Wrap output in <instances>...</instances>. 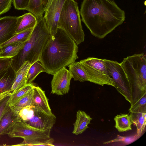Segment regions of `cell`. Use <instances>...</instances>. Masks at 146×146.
Returning <instances> with one entry per match:
<instances>
[{"mask_svg": "<svg viewBox=\"0 0 146 146\" xmlns=\"http://www.w3.org/2000/svg\"><path fill=\"white\" fill-rule=\"evenodd\" d=\"M80 12L91 34L99 39L121 25L125 18L124 11L113 0H83Z\"/></svg>", "mask_w": 146, "mask_h": 146, "instance_id": "cell-1", "label": "cell"}, {"mask_svg": "<svg viewBox=\"0 0 146 146\" xmlns=\"http://www.w3.org/2000/svg\"><path fill=\"white\" fill-rule=\"evenodd\" d=\"M78 45L61 29L51 35L43 49L39 61L48 74L68 66L78 57Z\"/></svg>", "mask_w": 146, "mask_h": 146, "instance_id": "cell-2", "label": "cell"}, {"mask_svg": "<svg viewBox=\"0 0 146 146\" xmlns=\"http://www.w3.org/2000/svg\"><path fill=\"white\" fill-rule=\"evenodd\" d=\"M37 19L36 24L30 38L18 54L11 58V65L16 72L26 61H29L31 65L39 60L42 51L51 35L43 17Z\"/></svg>", "mask_w": 146, "mask_h": 146, "instance_id": "cell-3", "label": "cell"}, {"mask_svg": "<svg viewBox=\"0 0 146 146\" xmlns=\"http://www.w3.org/2000/svg\"><path fill=\"white\" fill-rule=\"evenodd\" d=\"M129 80L132 92L131 105L146 92V58L144 53L124 58L120 63Z\"/></svg>", "mask_w": 146, "mask_h": 146, "instance_id": "cell-4", "label": "cell"}, {"mask_svg": "<svg viewBox=\"0 0 146 146\" xmlns=\"http://www.w3.org/2000/svg\"><path fill=\"white\" fill-rule=\"evenodd\" d=\"M58 28L62 29L78 45L84 41L78 4L74 0H66L59 18Z\"/></svg>", "mask_w": 146, "mask_h": 146, "instance_id": "cell-5", "label": "cell"}, {"mask_svg": "<svg viewBox=\"0 0 146 146\" xmlns=\"http://www.w3.org/2000/svg\"><path fill=\"white\" fill-rule=\"evenodd\" d=\"M79 62L92 79L94 83L103 86L106 85L115 87L104 59L88 57Z\"/></svg>", "mask_w": 146, "mask_h": 146, "instance_id": "cell-6", "label": "cell"}, {"mask_svg": "<svg viewBox=\"0 0 146 146\" xmlns=\"http://www.w3.org/2000/svg\"><path fill=\"white\" fill-rule=\"evenodd\" d=\"M104 60L114 82V87L131 104L132 100V91L127 78L120 63L106 59Z\"/></svg>", "mask_w": 146, "mask_h": 146, "instance_id": "cell-7", "label": "cell"}, {"mask_svg": "<svg viewBox=\"0 0 146 146\" xmlns=\"http://www.w3.org/2000/svg\"><path fill=\"white\" fill-rule=\"evenodd\" d=\"M50 131L35 128L21 119L16 122L7 134L11 138L47 139L50 138Z\"/></svg>", "mask_w": 146, "mask_h": 146, "instance_id": "cell-8", "label": "cell"}, {"mask_svg": "<svg viewBox=\"0 0 146 146\" xmlns=\"http://www.w3.org/2000/svg\"><path fill=\"white\" fill-rule=\"evenodd\" d=\"M66 0H48L44 8L43 17L46 26L51 35L56 32L58 22Z\"/></svg>", "mask_w": 146, "mask_h": 146, "instance_id": "cell-9", "label": "cell"}, {"mask_svg": "<svg viewBox=\"0 0 146 146\" xmlns=\"http://www.w3.org/2000/svg\"><path fill=\"white\" fill-rule=\"evenodd\" d=\"M73 75L69 70L64 67L53 75L51 82V93L58 95L68 93Z\"/></svg>", "mask_w": 146, "mask_h": 146, "instance_id": "cell-10", "label": "cell"}, {"mask_svg": "<svg viewBox=\"0 0 146 146\" xmlns=\"http://www.w3.org/2000/svg\"><path fill=\"white\" fill-rule=\"evenodd\" d=\"M56 118L54 114L48 115L34 108L33 117L25 122L36 129L42 131H51L56 122Z\"/></svg>", "mask_w": 146, "mask_h": 146, "instance_id": "cell-11", "label": "cell"}, {"mask_svg": "<svg viewBox=\"0 0 146 146\" xmlns=\"http://www.w3.org/2000/svg\"><path fill=\"white\" fill-rule=\"evenodd\" d=\"M18 25V17L7 16L0 18V45L16 34Z\"/></svg>", "mask_w": 146, "mask_h": 146, "instance_id": "cell-12", "label": "cell"}, {"mask_svg": "<svg viewBox=\"0 0 146 146\" xmlns=\"http://www.w3.org/2000/svg\"><path fill=\"white\" fill-rule=\"evenodd\" d=\"M31 105L36 109L48 114H53L50 108L45 92L39 86L34 85L33 88Z\"/></svg>", "mask_w": 146, "mask_h": 146, "instance_id": "cell-13", "label": "cell"}, {"mask_svg": "<svg viewBox=\"0 0 146 146\" xmlns=\"http://www.w3.org/2000/svg\"><path fill=\"white\" fill-rule=\"evenodd\" d=\"M20 119L18 113L9 106L0 122V136L7 134L16 122Z\"/></svg>", "mask_w": 146, "mask_h": 146, "instance_id": "cell-14", "label": "cell"}, {"mask_svg": "<svg viewBox=\"0 0 146 146\" xmlns=\"http://www.w3.org/2000/svg\"><path fill=\"white\" fill-rule=\"evenodd\" d=\"M16 72L11 65L0 72V94L11 91Z\"/></svg>", "mask_w": 146, "mask_h": 146, "instance_id": "cell-15", "label": "cell"}, {"mask_svg": "<svg viewBox=\"0 0 146 146\" xmlns=\"http://www.w3.org/2000/svg\"><path fill=\"white\" fill-rule=\"evenodd\" d=\"M31 64L29 61L25 62L16 72L15 78L11 91L14 93L27 84L28 71Z\"/></svg>", "mask_w": 146, "mask_h": 146, "instance_id": "cell-16", "label": "cell"}, {"mask_svg": "<svg viewBox=\"0 0 146 146\" xmlns=\"http://www.w3.org/2000/svg\"><path fill=\"white\" fill-rule=\"evenodd\" d=\"M92 118L85 112L79 110L76 112V119L74 123L72 133L76 135L82 134L88 127Z\"/></svg>", "mask_w": 146, "mask_h": 146, "instance_id": "cell-17", "label": "cell"}, {"mask_svg": "<svg viewBox=\"0 0 146 146\" xmlns=\"http://www.w3.org/2000/svg\"><path fill=\"white\" fill-rule=\"evenodd\" d=\"M68 66L69 70L72 74L74 81H78L81 82L88 81L93 83V80L79 62L75 61Z\"/></svg>", "mask_w": 146, "mask_h": 146, "instance_id": "cell-18", "label": "cell"}, {"mask_svg": "<svg viewBox=\"0 0 146 146\" xmlns=\"http://www.w3.org/2000/svg\"><path fill=\"white\" fill-rule=\"evenodd\" d=\"M18 17V25L16 30V33L34 28L36 24L37 18L31 12L26 13Z\"/></svg>", "mask_w": 146, "mask_h": 146, "instance_id": "cell-19", "label": "cell"}, {"mask_svg": "<svg viewBox=\"0 0 146 146\" xmlns=\"http://www.w3.org/2000/svg\"><path fill=\"white\" fill-rule=\"evenodd\" d=\"M115 127L119 132H126L132 129L133 124L130 115L121 114L117 115L114 118Z\"/></svg>", "mask_w": 146, "mask_h": 146, "instance_id": "cell-20", "label": "cell"}, {"mask_svg": "<svg viewBox=\"0 0 146 146\" xmlns=\"http://www.w3.org/2000/svg\"><path fill=\"white\" fill-rule=\"evenodd\" d=\"M25 42H15L0 47V58L15 56L23 48Z\"/></svg>", "mask_w": 146, "mask_h": 146, "instance_id": "cell-21", "label": "cell"}, {"mask_svg": "<svg viewBox=\"0 0 146 146\" xmlns=\"http://www.w3.org/2000/svg\"><path fill=\"white\" fill-rule=\"evenodd\" d=\"M133 123L136 126L137 134L140 137L144 132L146 124V111L130 113Z\"/></svg>", "mask_w": 146, "mask_h": 146, "instance_id": "cell-22", "label": "cell"}, {"mask_svg": "<svg viewBox=\"0 0 146 146\" xmlns=\"http://www.w3.org/2000/svg\"><path fill=\"white\" fill-rule=\"evenodd\" d=\"M34 85L32 83L27 84L16 92L10 94L8 105L11 107L15 104L19 99L33 88Z\"/></svg>", "mask_w": 146, "mask_h": 146, "instance_id": "cell-23", "label": "cell"}, {"mask_svg": "<svg viewBox=\"0 0 146 146\" xmlns=\"http://www.w3.org/2000/svg\"><path fill=\"white\" fill-rule=\"evenodd\" d=\"M42 72H46V70L39 61L31 64L28 71L26 80L27 84L32 83L36 76Z\"/></svg>", "mask_w": 146, "mask_h": 146, "instance_id": "cell-24", "label": "cell"}, {"mask_svg": "<svg viewBox=\"0 0 146 146\" xmlns=\"http://www.w3.org/2000/svg\"><path fill=\"white\" fill-rule=\"evenodd\" d=\"M54 142V139L50 138L47 139H25L21 143L13 145L52 146L54 145L53 144Z\"/></svg>", "mask_w": 146, "mask_h": 146, "instance_id": "cell-25", "label": "cell"}, {"mask_svg": "<svg viewBox=\"0 0 146 146\" xmlns=\"http://www.w3.org/2000/svg\"><path fill=\"white\" fill-rule=\"evenodd\" d=\"M26 10L33 14L36 18L43 17L44 12L42 0H29Z\"/></svg>", "mask_w": 146, "mask_h": 146, "instance_id": "cell-26", "label": "cell"}, {"mask_svg": "<svg viewBox=\"0 0 146 146\" xmlns=\"http://www.w3.org/2000/svg\"><path fill=\"white\" fill-rule=\"evenodd\" d=\"M33 94V88L19 99L15 104L10 107L15 111L18 113L23 108L31 105Z\"/></svg>", "mask_w": 146, "mask_h": 146, "instance_id": "cell-27", "label": "cell"}, {"mask_svg": "<svg viewBox=\"0 0 146 146\" xmlns=\"http://www.w3.org/2000/svg\"><path fill=\"white\" fill-rule=\"evenodd\" d=\"M33 29V28L30 29L16 33L10 39L0 45V47L15 42H25L30 38Z\"/></svg>", "mask_w": 146, "mask_h": 146, "instance_id": "cell-28", "label": "cell"}, {"mask_svg": "<svg viewBox=\"0 0 146 146\" xmlns=\"http://www.w3.org/2000/svg\"><path fill=\"white\" fill-rule=\"evenodd\" d=\"M130 113L146 111V92L131 105Z\"/></svg>", "mask_w": 146, "mask_h": 146, "instance_id": "cell-29", "label": "cell"}, {"mask_svg": "<svg viewBox=\"0 0 146 146\" xmlns=\"http://www.w3.org/2000/svg\"><path fill=\"white\" fill-rule=\"evenodd\" d=\"M140 137L137 134L133 135L127 136H123L118 135L115 138L104 142L103 143L104 144H106L113 143H117L126 145L133 143Z\"/></svg>", "mask_w": 146, "mask_h": 146, "instance_id": "cell-30", "label": "cell"}, {"mask_svg": "<svg viewBox=\"0 0 146 146\" xmlns=\"http://www.w3.org/2000/svg\"><path fill=\"white\" fill-rule=\"evenodd\" d=\"M34 108L32 105L25 107L21 109L18 114L21 119L25 121L31 119L34 113Z\"/></svg>", "mask_w": 146, "mask_h": 146, "instance_id": "cell-31", "label": "cell"}, {"mask_svg": "<svg viewBox=\"0 0 146 146\" xmlns=\"http://www.w3.org/2000/svg\"><path fill=\"white\" fill-rule=\"evenodd\" d=\"M12 2L13 0H0V15L10 9Z\"/></svg>", "mask_w": 146, "mask_h": 146, "instance_id": "cell-32", "label": "cell"}, {"mask_svg": "<svg viewBox=\"0 0 146 146\" xmlns=\"http://www.w3.org/2000/svg\"><path fill=\"white\" fill-rule=\"evenodd\" d=\"M29 0H13L15 8L18 10H26Z\"/></svg>", "mask_w": 146, "mask_h": 146, "instance_id": "cell-33", "label": "cell"}, {"mask_svg": "<svg viewBox=\"0 0 146 146\" xmlns=\"http://www.w3.org/2000/svg\"><path fill=\"white\" fill-rule=\"evenodd\" d=\"M10 95V94L8 95L4 99L0 105V122L4 114L9 107L8 105V102Z\"/></svg>", "mask_w": 146, "mask_h": 146, "instance_id": "cell-34", "label": "cell"}, {"mask_svg": "<svg viewBox=\"0 0 146 146\" xmlns=\"http://www.w3.org/2000/svg\"><path fill=\"white\" fill-rule=\"evenodd\" d=\"M11 61L10 58H0V72L9 67Z\"/></svg>", "mask_w": 146, "mask_h": 146, "instance_id": "cell-35", "label": "cell"}, {"mask_svg": "<svg viewBox=\"0 0 146 146\" xmlns=\"http://www.w3.org/2000/svg\"><path fill=\"white\" fill-rule=\"evenodd\" d=\"M11 93V91L6 92L0 94V105L4 99Z\"/></svg>", "mask_w": 146, "mask_h": 146, "instance_id": "cell-36", "label": "cell"}, {"mask_svg": "<svg viewBox=\"0 0 146 146\" xmlns=\"http://www.w3.org/2000/svg\"><path fill=\"white\" fill-rule=\"evenodd\" d=\"M48 0H42V3L44 8L45 7Z\"/></svg>", "mask_w": 146, "mask_h": 146, "instance_id": "cell-37", "label": "cell"}]
</instances>
